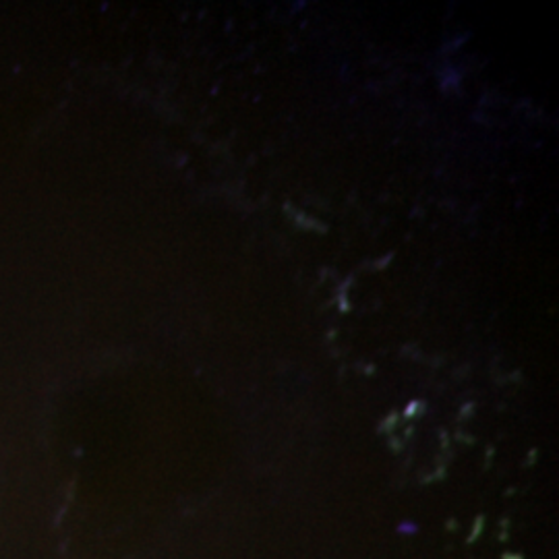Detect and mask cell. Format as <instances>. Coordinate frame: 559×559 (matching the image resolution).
Instances as JSON below:
<instances>
[{
	"label": "cell",
	"mask_w": 559,
	"mask_h": 559,
	"mask_svg": "<svg viewBox=\"0 0 559 559\" xmlns=\"http://www.w3.org/2000/svg\"><path fill=\"white\" fill-rule=\"evenodd\" d=\"M505 559H514V555H505ZM520 559V557H518Z\"/></svg>",
	"instance_id": "6da1fadb"
}]
</instances>
